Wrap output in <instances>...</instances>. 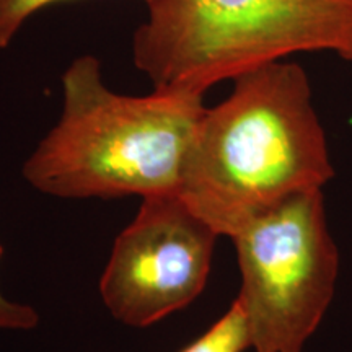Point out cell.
I'll use <instances>...</instances> for the list:
<instances>
[{"label": "cell", "mask_w": 352, "mask_h": 352, "mask_svg": "<svg viewBox=\"0 0 352 352\" xmlns=\"http://www.w3.org/2000/svg\"><path fill=\"white\" fill-rule=\"evenodd\" d=\"M334 176L307 72L277 60L233 78L206 108L184 162L179 196L220 236Z\"/></svg>", "instance_id": "6da1fadb"}, {"label": "cell", "mask_w": 352, "mask_h": 352, "mask_svg": "<svg viewBox=\"0 0 352 352\" xmlns=\"http://www.w3.org/2000/svg\"><path fill=\"white\" fill-rule=\"evenodd\" d=\"M60 87L59 120L21 166L34 191L74 201L179 195L204 96L118 94L95 56L77 57Z\"/></svg>", "instance_id": "7a4b0ae2"}, {"label": "cell", "mask_w": 352, "mask_h": 352, "mask_svg": "<svg viewBox=\"0 0 352 352\" xmlns=\"http://www.w3.org/2000/svg\"><path fill=\"white\" fill-rule=\"evenodd\" d=\"M132 57L153 90L204 96L215 83L300 52L352 63V0H152Z\"/></svg>", "instance_id": "3957f363"}, {"label": "cell", "mask_w": 352, "mask_h": 352, "mask_svg": "<svg viewBox=\"0 0 352 352\" xmlns=\"http://www.w3.org/2000/svg\"><path fill=\"white\" fill-rule=\"evenodd\" d=\"M254 352H302L336 292L340 252L323 189L280 202L232 236Z\"/></svg>", "instance_id": "277c9868"}, {"label": "cell", "mask_w": 352, "mask_h": 352, "mask_svg": "<svg viewBox=\"0 0 352 352\" xmlns=\"http://www.w3.org/2000/svg\"><path fill=\"white\" fill-rule=\"evenodd\" d=\"M219 239L178 192L142 197L101 272L103 305L139 329L189 307L206 289Z\"/></svg>", "instance_id": "5b68a950"}, {"label": "cell", "mask_w": 352, "mask_h": 352, "mask_svg": "<svg viewBox=\"0 0 352 352\" xmlns=\"http://www.w3.org/2000/svg\"><path fill=\"white\" fill-rule=\"evenodd\" d=\"M248 349H252L248 324L239 302L233 300L230 308L208 331L179 352H245Z\"/></svg>", "instance_id": "8992f818"}, {"label": "cell", "mask_w": 352, "mask_h": 352, "mask_svg": "<svg viewBox=\"0 0 352 352\" xmlns=\"http://www.w3.org/2000/svg\"><path fill=\"white\" fill-rule=\"evenodd\" d=\"M69 0H0V50H6L30 16L43 8ZM151 3L152 0H144Z\"/></svg>", "instance_id": "52a82bcc"}, {"label": "cell", "mask_w": 352, "mask_h": 352, "mask_svg": "<svg viewBox=\"0 0 352 352\" xmlns=\"http://www.w3.org/2000/svg\"><path fill=\"white\" fill-rule=\"evenodd\" d=\"M6 250L0 243V261ZM39 316L38 310L28 303L15 302L8 298L0 287V331H33L38 328Z\"/></svg>", "instance_id": "ba28073f"}]
</instances>
